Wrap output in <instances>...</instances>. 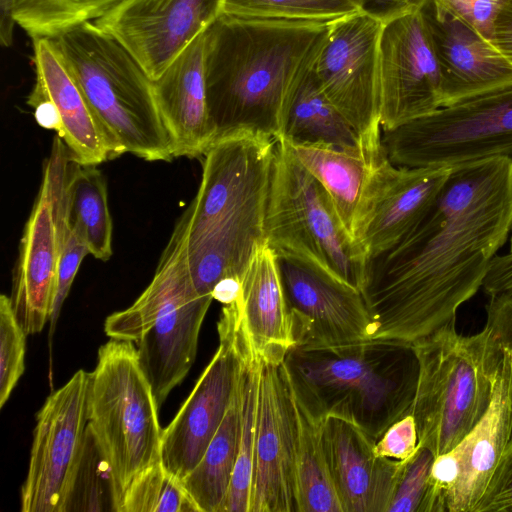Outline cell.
<instances>
[{"label": "cell", "instance_id": "5bb4252c", "mask_svg": "<svg viewBox=\"0 0 512 512\" xmlns=\"http://www.w3.org/2000/svg\"><path fill=\"white\" fill-rule=\"evenodd\" d=\"M491 403L450 451L435 457L422 512H475L512 435V353L503 348Z\"/></svg>", "mask_w": 512, "mask_h": 512}, {"label": "cell", "instance_id": "3957f363", "mask_svg": "<svg viewBox=\"0 0 512 512\" xmlns=\"http://www.w3.org/2000/svg\"><path fill=\"white\" fill-rule=\"evenodd\" d=\"M275 150V138L240 130L202 155L198 191L175 225L199 293L212 296L219 284L240 282L266 244Z\"/></svg>", "mask_w": 512, "mask_h": 512}, {"label": "cell", "instance_id": "484cf974", "mask_svg": "<svg viewBox=\"0 0 512 512\" xmlns=\"http://www.w3.org/2000/svg\"><path fill=\"white\" fill-rule=\"evenodd\" d=\"M287 143L300 163L325 188L344 227L357 242L364 195L372 170L385 152L383 145L372 149L361 141L353 147Z\"/></svg>", "mask_w": 512, "mask_h": 512}, {"label": "cell", "instance_id": "2e32d148", "mask_svg": "<svg viewBox=\"0 0 512 512\" xmlns=\"http://www.w3.org/2000/svg\"><path fill=\"white\" fill-rule=\"evenodd\" d=\"M379 63L382 131L442 107L441 74L421 0L384 22Z\"/></svg>", "mask_w": 512, "mask_h": 512}, {"label": "cell", "instance_id": "6da1fadb", "mask_svg": "<svg viewBox=\"0 0 512 512\" xmlns=\"http://www.w3.org/2000/svg\"><path fill=\"white\" fill-rule=\"evenodd\" d=\"M511 232L512 158L451 167L414 228L368 261L362 294L370 340L413 344L456 320Z\"/></svg>", "mask_w": 512, "mask_h": 512}, {"label": "cell", "instance_id": "cb8c5ba5", "mask_svg": "<svg viewBox=\"0 0 512 512\" xmlns=\"http://www.w3.org/2000/svg\"><path fill=\"white\" fill-rule=\"evenodd\" d=\"M156 101L173 139L175 158L202 157L213 142L205 85V32L153 80Z\"/></svg>", "mask_w": 512, "mask_h": 512}, {"label": "cell", "instance_id": "e0dca14e", "mask_svg": "<svg viewBox=\"0 0 512 512\" xmlns=\"http://www.w3.org/2000/svg\"><path fill=\"white\" fill-rule=\"evenodd\" d=\"M277 256L294 347L371 339L372 318L361 291L300 260Z\"/></svg>", "mask_w": 512, "mask_h": 512}, {"label": "cell", "instance_id": "ffe728a7", "mask_svg": "<svg viewBox=\"0 0 512 512\" xmlns=\"http://www.w3.org/2000/svg\"><path fill=\"white\" fill-rule=\"evenodd\" d=\"M450 169L396 166L385 152L378 158L356 236L368 261L396 246L414 228L436 199Z\"/></svg>", "mask_w": 512, "mask_h": 512}, {"label": "cell", "instance_id": "8d00e7d4", "mask_svg": "<svg viewBox=\"0 0 512 512\" xmlns=\"http://www.w3.org/2000/svg\"><path fill=\"white\" fill-rule=\"evenodd\" d=\"M88 254H90L88 247L69 224L64 234L58 263L55 296L49 321L51 334L80 265Z\"/></svg>", "mask_w": 512, "mask_h": 512}, {"label": "cell", "instance_id": "4dcf8cb0", "mask_svg": "<svg viewBox=\"0 0 512 512\" xmlns=\"http://www.w3.org/2000/svg\"><path fill=\"white\" fill-rule=\"evenodd\" d=\"M97 165L72 160L68 186V216L72 229L98 260L112 256L113 224L106 181Z\"/></svg>", "mask_w": 512, "mask_h": 512}, {"label": "cell", "instance_id": "5b68a950", "mask_svg": "<svg viewBox=\"0 0 512 512\" xmlns=\"http://www.w3.org/2000/svg\"><path fill=\"white\" fill-rule=\"evenodd\" d=\"M51 40L120 155L147 161L175 158L153 80L123 46L94 22Z\"/></svg>", "mask_w": 512, "mask_h": 512}, {"label": "cell", "instance_id": "e575fe53", "mask_svg": "<svg viewBox=\"0 0 512 512\" xmlns=\"http://www.w3.org/2000/svg\"><path fill=\"white\" fill-rule=\"evenodd\" d=\"M27 334L18 322L9 296H0V407L8 401L25 370Z\"/></svg>", "mask_w": 512, "mask_h": 512}, {"label": "cell", "instance_id": "9c48e42d", "mask_svg": "<svg viewBox=\"0 0 512 512\" xmlns=\"http://www.w3.org/2000/svg\"><path fill=\"white\" fill-rule=\"evenodd\" d=\"M266 243L279 256L307 263L363 291L368 259L344 227L322 184L276 139Z\"/></svg>", "mask_w": 512, "mask_h": 512}, {"label": "cell", "instance_id": "d4e9b609", "mask_svg": "<svg viewBox=\"0 0 512 512\" xmlns=\"http://www.w3.org/2000/svg\"><path fill=\"white\" fill-rule=\"evenodd\" d=\"M238 307L256 354L282 362L294 347L277 254L266 244L251 258L240 280Z\"/></svg>", "mask_w": 512, "mask_h": 512}, {"label": "cell", "instance_id": "ac0fdd59", "mask_svg": "<svg viewBox=\"0 0 512 512\" xmlns=\"http://www.w3.org/2000/svg\"><path fill=\"white\" fill-rule=\"evenodd\" d=\"M225 0H124L94 23L152 80L222 14Z\"/></svg>", "mask_w": 512, "mask_h": 512}, {"label": "cell", "instance_id": "4316f807", "mask_svg": "<svg viewBox=\"0 0 512 512\" xmlns=\"http://www.w3.org/2000/svg\"><path fill=\"white\" fill-rule=\"evenodd\" d=\"M288 379L294 414V456L299 512H342L326 459L324 416L295 389L289 376Z\"/></svg>", "mask_w": 512, "mask_h": 512}, {"label": "cell", "instance_id": "9a60e30c", "mask_svg": "<svg viewBox=\"0 0 512 512\" xmlns=\"http://www.w3.org/2000/svg\"><path fill=\"white\" fill-rule=\"evenodd\" d=\"M238 300L223 305L219 346L195 387L162 433V463L179 479L198 464L236 392L241 366Z\"/></svg>", "mask_w": 512, "mask_h": 512}, {"label": "cell", "instance_id": "277c9868", "mask_svg": "<svg viewBox=\"0 0 512 512\" xmlns=\"http://www.w3.org/2000/svg\"><path fill=\"white\" fill-rule=\"evenodd\" d=\"M284 364L295 389L318 412L346 417L376 441L411 413L419 371L412 344L365 340L293 347Z\"/></svg>", "mask_w": 512, "mask_h": 512}, {"label": "cell", "instance_id": "603a6c76", "mask_svg": "<svg viewBox=\"0 0 512 512\" xmlns=\"http://www.w3.org/2000/svg\"><path fill=\"white\" fill-rule=\"evenodd\" d=\"M35 84L28 96L31 107L48 102L58 120L57 135L72 158L81 164L98 165L120 156L112 138L88 104L77 83L48 38L33 39Z\"/></svg>", "mask_w": 512, "mask_h": 512}, {"label": "cell", "instance_id": "d6986e66", "mask_svg": "<svg viewBox=\"0 0 512 512\" xmlns=\"http://www.w3.org/2000/svg\"><path fill=\"white\" fill-rule=\"evenodd\" d=\"M250 512H299L294 414L284 361L260 358Z\"/></svg>", "mask_w": 512, "mask_h": 512}, {"label": "cell", "instance_id": "30bf717a", "mask_svg": "<svg viewBox=\"0 0 512 512\" xmlns=\"http://www.w3.org/2000/svg\"><path fill=\"white\" fill-rule=\"evenodd\" d=\"M381 141L388 159L402 167L512 158V83L382 131Z\"/></svg>", "mask_w": 512, "mask_h": 512}, {"label": "cell", "instance_id": "b9f144b4", "mask_svg": "<svg viewBox=\"0 0 512 512\" xmlns=\"http://www.w3.org/2000/svg\"><path fill=\"white\" fill-rule=\"evenodd\" d=\"M482 288L488 296L512 289V235L506 253L496 254L492 259Z\"/></svg>", "mask_w": 512, "mask_h": 512}, {"label": "cell", "instance_id": "836d02e7", "mask_svg": "<svg viewBox=\"0 0 512 512\" xmlns=\"http://www.w3.org/2000/svg\"><path fill=\"white\" fill-rule=\"evenodd\" d=\"M361 11L353 0H225L224 14L253 19L333 23Z\"/></svg>", "mask_w": 512, "mask_h": 512}, {"label": "cell", "instance_id": "83f0119b", "mask_svg": "<svg viewBox=\"0 0 512 512\" xmlns=\"http://www.w3.org/2000/svg\"><path fill=\"white\" fill-rule=\"evenodd\" d=\"M313 66L290 90L278 138L292 144L359 145L357 133L322 91Z\"/></svg>", "mask_w": 512, "mask_h": 512}, {"label": "cell", "instance_id": "f35d334b", "mask_svg": "<svg viewBox=\"0 0 512 512\" xmlns=\"http://www.w3.org/2000/svg\"><path fill=\"white\" fill-rule=\"evenodd\" d=\"M475 512H512V435Z\"/></svg>", "mask_w": 512, "mask_h": 512}, {"label": "cell", "instance_id": "44dd1931", "mask_svg": "<svg viewBox=\"0 0 512 512\" xmlns=\"http://www.w3.org/2000/svg\"><path fill=\"white\" fill-rule=\"evenodd\" d=\"M441 74L442 107L512 83V64L493 44L430 0H421Z\"/></svg>", "mask_w": 512, "mask_h": 512}, {"label": "cell", "instance_id": "d590c367", "mask_svg": "<svg viewBox=\"0 0 512 512\" xmlns=\"http://www.w3.org/2000/svg\"><path fill=\"white\" fill-rule=\"evenodd\" d=\"M434 459L431 450L418 445L412 456L400 461L386 512H422Z\"/></svg>", "mask_w": 512, "mask_h": 512}, {"label": "cell", "instance_id": "7bdbcfd3", "mask_svg": "<svg viewBox=\"0 0 512 512\" xmlns=\"http://www.w3.org/2000/svg\"><path fill=\"white\" fill-rule=\"evenodd\" d=\"M491 43L512 64V0L499 13Z\"/></svg>", "mask_w": 512, "mask_h": 512}, {"label": "cell", "instance_id": "8992f818", "mask_svg": "<svg viewBox=\"0 0 512 512\" xmlns=\"http://www.w3.org/2000/svg\"><path fill=\"white\" fill-rule=\"evenodd\" d=\"M212 300L196 289L174 228L149 285L131 306L105 320L107 336L135 345L159 407L195 361Z\"/></svg>", "mask_w": 512, "mask_h": 512}, {"label": "cell", "instance_id": "7402d4cb", "mask_svg": "<svg viewBox=\"0 0 512 512\" xmlns=\"http://www.w3.org/2000/svg\"><path fill=\"white\" fill-rule=\"evenodd\" d=\"M323 440L342 512H386L400 461L378 456L376 440L340 415H325Z\"/></svg>", "mask_w": 512, "mask_h": 512}, {"label": "cell", "instance_id": "7a4b0ae2", "mask_svg": "<svg viewBox=\"0 0 512 512\" xmlns=\"http://www.w3.org/2000/svg\"><path fill=\"white\" fill-rule=\"evenodd\" d=\"M330 25L222 13L205 31L213 142L240 130L277 139L290 90L314 65Z\"/></svg>", "mask_w": 512, "mask_h": 512}, {"label": "cell", "instance_id": "60d3db41", "mask_svg": "<svg viewBox=\"0 0 512 512\" xmlns=\"http://www.w3.org/2000/svg\"><path fill=\"white\" fill-rule=\"evenodd\" d=\"M489 297L485 327L502 348L512 353V289Z\"/></svg>", "mask_w": 512, "mask_h": 512}, {"label": "cell", "instance_id": "f1b7e54d", "mask_svg": "<svg viewBox=\"0 0 512 512\" xmlns=\"http://www.w3.org/2000/svg\"><path fill=\"white\" fill-rule=\"evenodd\" d=\"M239 437L240 406L236 388L234 398L202 458L182 479L200 512H224L237 460Z\"/></svg>", "mask_w": 512, "mask_h": 512}, {"label": "cell", "instance_id": "74e56055", "mask_svg": "<svg viewBox=\"0 0 512 512\" xmlns=\"http://www.w3.org/2000/svg\"><path fill=\"white\" fill-rule=\"evenodd\" d=\"M491 42L496 19L508 0H430Z\"/></svg>", "mask_w": 512, "mask_h": 512}, {"label": "cell", "instance_id": "4fadbf2b", "mask_svg": "<svg viewBox=\"0 0 512 512\" xmlns=\"http://www.w3.org/2000/svg\"><path fill=\"white\" fill-rule=\"evenodd\" d=\"M383 24L363 11L331 23L313 66L326 97L368 148L382 146L379 46Z\"/></svg>", "mask_w": 512, "mask_h": 512}, {"label": "cell", "instance_id": "1f68e13d", "mask_svg": "<svg viewBox=\"0 0 512 512\" xmlns=\"http://www.w3.org/2000/svg\"><path fill=\"white\" fill-rule=\"evenodd\" d=\"M124 0H14L13 18L33 40L94 22Z\"/></svg>", "mask_w": 512, "mask_h": 512}, {"label": "cell", "instance_id": "f546056e", "mask_svg": "<svg viewBox=\"0 0 512 512\" xmlns=\"http://www.w3.org/2000/svg\"><path fill=\"white\" fill-rule=\"evenodd\" d=\"M241 366L237 385L240 406V437L237 460L224 512H250L254 472V448L258 408L260 357L241 322Z\"/></svg>", "mask_w": 512, "mask_h": 512}, {"label": "cell", "instance_id": "ab89813d", "mask_svg": "<svg viewBox=\"0 0 512 512\" xmlns=\"http://www.w3.org/2000/svg\"><path fill=\"white\" fill-rule=\"evenodd\" d=\"M418 431L414 416L409 413L395 421L375 442V453L383 458L403 461L418 448Z\"/></svg>", "mask_w": 512, "mask_h": 512}, {"label": "cell", "instance_id": "ee69618b", "mask_svg": "<svg viewBox=\"0 0 512 512\" xmlns=\"http://www.w3.org/2000/svg\"><path fill=\"white\" fill-rule=\"evenodd\" d=\"M360 10L383 22L406 10L415 0H353Z\"/></svg>", "mask_w": 512, "mask_h": 512}, {"label": "cell", "instance_id": "d6a6232c", "mask_svg": "<svg viewBox=\"0 0 512 512\" xmlns=\"http://www.w3.org/2000/svg\"><path fill=\"white\" fill-rule=\"evenodd\" d=\"M120 512H200L181 479L162 461L149 466L129 484Z\"/></svg>", "mask_w": 512, "mask_h": 512}, {"label": "cell", "instance_id": "52a82bcc", "mask_svg": "<svg viewBox=\"0 0 512 512\" xmlns=\"http://www.w3.org/2000/svg\"><path fill=\"white\" fill-rule=\"evenodd\" d=\"M456 320L413 343L419 371L411 414L419 446L454 448L486 413L504 349L484 327L459 334Z\"/></svg>", "mask_w": 512, "mask_h": 512}, {"label": "cell", "instance_id": "ba28073f", "mask_svg": "<svg viewBox=\"0 0 512 512\" xmlns=\"http://www.w3.org/2000/svg\"><path fill=\"white\" fill-rule=\"evenodd\" d=\"M159 406L131 341L111 338L90 373L88 428L107 463L112 511L131 481L162 461Z\"/></svg>", "mask_w": 512, "mask_h": 512}, {"label": "cell", "instance_id": "8fae6325", "mask_svg": "<svg viewBox=\"0 0 512 512\" xmlns=\"http://www.w3.org/2000/svg\"><path fill=\"white\" fill-rule=\"evenodd\" d=\"M72 160L56 135L20 240L9 297L27 335L41 332L50 321L62 242L70 224L67 186Z\"/></svg>", "mask_w": 512, "mask_h": 512}, {"label": "cell", "instance_id": "7c38bea8", "mask_svg": "<svg viewBox=\"0 0 512 512\" xmlns=\"http://www.w3.org/2000/svg\"><path fill=\"white\" fill-rule=\"evenodd\" d=\"M89 381L78 370L37 413L22 512L68 511L86 443Z\"/></svg>", "mask_w": 512, "mask_h": 512}]
</instances>
